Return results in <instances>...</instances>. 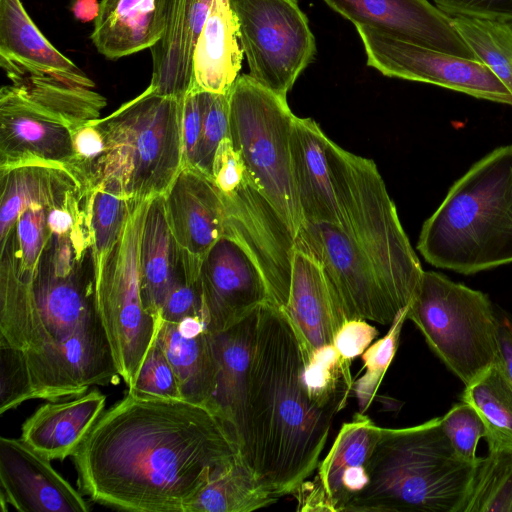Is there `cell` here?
I'll use <instances>...</instances> for the list:
<instances>
[{
	"instance_id": "obj_1",
	"label": "cell",
	"mask_w": 512,
	"mask_h": 512,
	"mask_svg": "<svg viewBox=\"0 0 512 512\" xmlns=\"http://www.w3.org/2000/svg\"><path fill=\"white\" fill-rule=\"evenodd\" d=\"M239 454L216 411L128 393L103 411L71 455L95 502L137 512H188Z\"/></svg>"
},
{
	"instance_id": "obj_2",
	"label": "cell",
	"mask_w": 512,
	"mask_h": 512,
	"mask_svg": "<svg viewBox=\"0 0 512 512\" xmlns=\"http://www.w3.org/2000/svg\"><path fill=\"white\" fill-rule=\"evenodd\" d=\"M87 214L50 235L27 273L0 270V343L23 354L34 398L77 397L120 377L101 320Z\"/></svg>"
},
{
	"instance_id": "obj_3",
	"label": "cell",
	"mask_w": 512,
	"mask_h": 512,
	"mask_svg": "<svg viewBox=\"0 0 512 512\" xmlns=\"http://www.w3.org/2000/svg\"><path fill=\"white\" fill-rule=\"evenodd\" d=\"M302 375L293 325L268 301L257 310L239 455L278 498L292 494L317 469L337 413L310 400Z\"/></svg>"
},
{
	"instance_id": "obj_4",
	"label": "cell",
	"mask_w": 512,
	"mask_h": 512,
	"mask_svg": "<svg viewBox=\"0 0 512 512\" xmlns=\"http://www.w3.org/2000/svg\"><path fill=\"white\" fill-rule=\"evenodd\" d=\"M417 249L431 265L465 275L512 262V144L451 186L423 224Z\"/></svg>"
},
{
	"instance_id": "obj_5",
	"label": "cell",
	"mask_w": 512,
	"mask_h": 512,
	"mask_svg": "<svg viewBox=\"0 0 512 512\" xmlns=\"http://www.w3.org/2000/svg\"><path fill=\"white\" fill-rule=\"evenodd\" d=\"M475 465L457 457L441 417L381 427L367 464L368 484L344 512H461Z\"/></svg>"
},
{
	"instance_id": "obj_6",
	"label": "cell",
	"mask_w": 512,
	"mask_h": 512,
	"mask_svg": "<svg viewBox=\"0 0 512 512\" xmlns=\"http://www.w3.org/2000/svg\"><path fill=\"white\" fill-rule=\"evenodd\" d=\"M182 109L183 99L160 95L148 86L99 118L106 151L95 186L135 201L164 195L184 165Z\"/></svg>"
},
{
	"instance_id": "obj_7",
	"label": "cell",
	"mask_w": 512,
	"mask_h": 512,
	"mask_svg": "<svg viewBox=\"0 0 512 512\" xmlns=\"http://www.w3.org/2000/svg\"><path fill=\"white\" fill-rule=\"evenodd\" d=\"M328 160L339 225L372 263L398 311L408 307L424 270L400 223L396 206L373 160L331 139Z\"/></svg>"
},
{
	"instance_id": "obj_8",
	"label": "cell",
	"mask_w": 512,
	"mask_h": 512,
	"mask_svg": "<svg viewBox=\"0 0 512 512\" xmlns=\"http://www.w3.org/2000/svg\"><path fill=\"white\" fill-rule=\"evenodd\" d=\"M295 115L286 98L238 76L229 91V138L256 188L296 238L303 218L292 172L290 140Z\"/></svg>"
},
{
	"instance_id": "obj_9",
	"label": "cell",
	"mask_w": 512,
	"mask_h": 512,
	"mask_svg": "<svg viewBox=\"0 0 512 512\" xmlns=\"http://www.w3.org/2000/svg\"><path fill=\"white\" fill-rule=\"evenodd\" d=\"M407 319L465 385L499 360V320L484 293L424 271Z\"/></svg>"
},
{
	"instance_id": "obj_10",
	"label": "cell",
	"mask_w": 512,
	"mask_h": 512,
	"mask_svg": "<svg viewBox=\"0 0 512 512\" xmlns=\"http://www.w3.org/2000/svg\"><path fill=\"white\" fill-rule=\"evenodd\" d=\"M150 200H132L120 239L95 281L99 314L118 372L128 388L156 338L160 323V319L145 310L141 296L140 244Z\"/></svg>"
},
{
	"instance_id": "obj_11",
	"label": "cell",
	"mask_w": 512,
	"mask_h": 512,
	"mask_svg": "<svg viewBox=\"0 0 512 512\" xmlns=\"http://www.w3.org/2000/svg\"><path fill=\"white\" fill-rule=\"evenodd\" d=\"M249 75L286 98L314 60L316 41L297 0H229Z\"/></svg>"
},
{
	"instance_id": "obj_12",
	"label": "cell",
	"mask_w": 512,
	"mask_h": 512,
	"mask_svg": "<svg viewBox=\"0 0 512 512\" xmlns=\"http://www.w3.org/2000/svg\"><path fill=\"white\" fill-rule=\"evenodd\" d=\"M294 246L309 253L320 264L347 321L393 323L400 311L368 257L340 226L303 222Z\"/></svg>"
},
{
	"instance_id": "obj_13",
	"label": "cell",
	"mask_w": 512,
	"mask_h": 512,
	"mask_svg": "<svg viewBox=\"0 0 512 512\" xmlns=\"http://www.w3.org/2000/svg\"><path fill=\"white\" fill-rule=\"evenodd\" d=\"M367 56V65L383 75L434 84L512 106V94L480 61L447 54L355 25Z\"/></svg>"
},
{
	"instance_id": "obj_14",
	"label": "cell",
	"mask_w": 512,
	"mask_h": 512,
	"mask_svg": "<svg viewBox=\"0 0 512 512\" xmlns=\"http://www.w3.org/2000/svg\"><path fill=\"white\" fill-rule=\"evenodd\" d=\"M221 194L227 210L225 235L236 238L252 254L266 280L270 301L285 308L290 291L294 236L248 173L234 191Z\"/></svg>"
},
{
	"instance_id": "obj_15",
	"label": "cell",
	"mask_w": 512,
	"mask_h": 512,
	"mask_svg": "<svg viewBox=\"0 0 512 512\" xmlns=\"http://www.w3.org/2000/svg\"><path fill=\"white\" fill-rule=\"evenodd\" d=\"M200 286L203 317L211 333L231 328L270 301L258 263L229 235L220 238L204 257Z\"/></svg>"
},
{
	"instance_id": "obj_16",
	"label": "cell",
	"mask_w": 512,
	"mask_h": 512,
	"mask_svg": "<svg viewBox=\"0 0 512 512\" xmlns=\"http://www.w3.org/2000/svg\"><path fill=\"white\" fill-rule=\"evenodd\" d=\"M72 155L70 127L60 117L31 101L13 84L2 86L0 171L48 164L70 172Z\"/></svg>"
},
{
	"instance_id": "obj_17",
	"label": "cell",
	"mask_w": 512,
	"mask_h": 512,
	"mask_svg": "<svg viewBox=\"0 0 512 512\" xmlns=\"http://www.w3.org/2000/svg\"><path fill=\"white\" fill-rule=\"evenodd\" d=\"M354 25L447 54L477 60L452 17L428 0H323Z\"/></svg>"
},
{
	"instance_id": "obj_18",
	"label": "cell",
	"mask_w": 512,
	"mask_h": 512,
	"mask_svg": "<svg viewBox=\"0 0 512 512\" xmlns=\"http://www.w3.org/2000/svg\"><path fill=\"white\" fill-rule=\"evenodd\" d=\"M45 458L22 438H0V498L20 512H87L90 506Z\"/></svg>"
},
{
	"instance_id": "obj_19",
	"label": "cell",
	"mask_w": 512,
	"mask_h": 512,
	"mask_svg": "<svg viewBox=\"0 0 512 512\" xmlns=\"http://www.w3.org/2000/svg\"><path fill=\"white\" fill-rule=\"evenodd\" d=\"M163 197L178 247L187 257L202 262L225 235L227 210L220 190L205 174L183 166Z\"/></svg>"
},
{
	"instance_id": "obj_20",
	"label": "cell",
	"mask_w": 512,
	"mask_h": 512,
	"mask_svg": "<svg viewBox=\"0 0 512 512\" xmlns=\"http://www.w3.org/2000/svg\"><path fill=\"white\" fill-rule=\"evenodd\" d=\"M287 314L301 348L302 360L334 346V339L347 321L320 264L294 246Z\"/></svg>"
},
{
	"instance_id": "obj_21",
	"label": "cell",
	"mask_w": 512,
	"mask_h": 512,
	"mask_svg": "<svg viewBox=\"0 0 512 512\" xmlns=\"http://www.w3.org/2000/svg\"><path fill=\"white\" fill-rule=\"evenodd\" d=\"M0 66L9 80L43 75L95 88L94 82L45 38L20 0H0Z\"/></svg>"
},
{
	"instance_id": "obj_22",
	"label": "cell",
	"mask_w": 512,
	"mask_h": 512,
	"mask_svg": "<svg viewBox=\"0 0 512 512\" xmlns=\"http://www.w3.org/2000/svg\"><path fill=\"white\" fill-rule=\"evenodd\" d=\"M213 0H167L165 29L150 48L154 92L183 99L193 84L195 47Z\"/></svg>"
},
{
	"instance_id": "obj_23",
	"label": "cell",
	"mask_w": 512,
	"mask_h": 512,
	"mask_svg": "<svg viewBox=\"0 0 512 512\" xmlns=\"http://www.w3.org/2000/svg\"><path fill=\"white\" fill-rule=\"evenodd\" d=\"M329 141L313 119L295 116L290 140L291 172L303 222L339 225Z\"/></svg>"
},
{
	"instance_id": "obj_24",
	"label": "cell",
	"mask_w": 512,
	"mask_h": 512,
	"mask_svg": "<svg viewBox=\"0 0 512 512\" xmlns=\"http://www.w3.org/2000/svg\"><path fill=\"white\" fill-rule=\"evenodd\" d=\"M257 310L231 328L212 333L218 373L211 407L223 421L238 451L245 430L248 379L254 353Z\"/></svg>"
},
{
	"instance_id": "obj_25",
	"label": "cell",
	"mask_w": 512,
	"mask_h": 512,
	"mask_svg": "<svg viewBox=\"0 0 512 512\" xmlns=\"http://www.w3.org/2000/svg\"><path fill=\"white\" fill-rule=\"evenodd\" d=\"M156 340L170 362L182 399L211 406L216 390L218 363L213 335L200 316L179 322L160 319Z\"/></svg>"
},
{
	"instance_id": "obj_26",
	"label": "cell",
	"mask_w": 512,
	"mask_h": 512,
	"mask_svg": "<svg viewBox=\"0 0 512 512\" xmlns=\"http://www.w3.org/2000/svg\"><path fill=\"white\" fill-rule=\"evenodd\" d=\"M380 430L370 417L357 412L342 425L326 457L319 462L316 477L334 512H344L368 484L367 464Z\"/></svg>"
},
{
	"instance_id": "obj_27",
	"label": "cell",
	"mask_w": 512,
	"mask_h": 512,
	"mask_svg": "<svg viewBox=\"0 0 512 512\" xmlns=\"http://www.w3.org/2000/svg\"><path fill=\"white\" fill-rule=\"evenodd\" d=\"M191 268L201 265L186 257L173 238L163 195L151 199L140 244L141 296L145 310L160 319L169 290Z\"/></svg>"
},
{
	"instance_id": "obj_28",
	"label": "cell",
	"mask_w": 512,
	"mask_h": 512,
	"mask_svg": "<svg viewBox=\"0 0 512 512\" xmlns=\"http://www.w3.org/2000/svg\"><path fill=\"white\" fill-rule=\"evenodd\" d=\"M167 0H101L91 40L110 60L152 48L165 29Z\"/></svg>"
},
{
	"instance_id": "obj_29",
	"label": "cell",
	"mask_w": 512,
	"mask_h": 512,
	"mask_svg": "<svg viewBox=\"0 0 512 512\" xmlns=\"http://www.w3.org/2000/svg\"><path fill=\"white\" fill-rule=\"evenodd\" d=\"M105 403L106 396L95 389L69 401L45 403L22 424L21 438L45 458L63 460L103 413Z\"/></svg>"
},
{
	"instance_id": "obj_30",
	"label": "cell",
	"mask_w": 512,
	"mask_h": 512,
	"mask_svg": "<svg viewBox=\"0 0 512 512\" xmlns=\"http://www.w3.org/2000/svg\"><path fill=\"white\" fill-rule=\"evenodd\" d=\"M243 54L229 0H213L195 47L191 87L229 93L239 76Z\"/></svg>"
},
{
	"instance_id": "obj_31",
	"label": "cell",
	"mask_w": 512,
	"mask_h": 512,
	"mask_svg": "<svg viewBox=\"0 0 512 512\" xmlns=\"http://www.w3.org/2000/svg\"><path fill=\"white\" fill-rule=\"evenodd\" d=\"M0 188V238L7 234L23 210L59 205L72 192L82 190L67 169L48 164L0 171Z\"/></svg>"
},
{
	"instance_id": "obj_32",
	"label": "cell",
	"mask_w": 512,
	"mask_h": 512,
	"mask_svg": "<svg viewBox=\"0 0 512 512\" xmlns=\"http://www.w3.org/2000/svg\"><path fill=\"white\" fill-rule=\"evenodd\" d=\"M461 400L483 420L489 452L512 451V383L499 360L465 385Z\"/></svg>"
},
{
	"instance_id": "obj_33",
	"label": "cell",
	"mask_w": 512,
	"mask_h": 512,
	"mask_svg": "<svg viewBox=\"0 0 512 512\" xmlns=\"http://www.w3.org/2000/svg\"><path fill=\"white\" fill-rule=\"evenodd\" d=\"M238 454L204 487L188 512H252L278 501Z\"/></svg>"
},
{
	"instance_id": "obj_34",
	"label": "cell",
	"mask_w": 512,
	"mask_h": 512,
	"mask_svg": "<svg viewBox=\"0 0 512 512\" xmlns=\"http://www.w3.org/2000/svg\"><path fill=\"white\" fill-rule=\"evenodd\" d=\"M454 29L512 94V24L486 18L452 17Z\"/></svg>"
},
{
	"instance_id": "obj_35",
	"label": "cell",
	"mask_w": 512,
	"mask_h": 512,
	"mask_svg": "<svg viewBox=\"0 0 512 512\" xmlns=\"http://www.w3.org/2000/svg\"><path fill=\"white\" fill-rule=\"evenodd\" d=\"M132 200L103 187L85 193L84 205L91 234V255L95 281L124 229Z\"/></svg>"
},
{
	"instance_id": "obj_36",
	"label": "cell",
	"mask_w": 512,
	"mask_h": 512,
	"mask_svg": "<svg viewBox=\"0 0 512 512\" xmlns=\"http://www.w3.org/2000/svg\"><path fill=\"white\" fill-rule=\"evenodd\" d=\"M461 512H512V451L478 458Z\"/></svg>"
},
{
	"instance_id": "obj_37",
	"label": "cell",
	"mask_w": 512,
	"mask_h": 512,
	"mask_svg": "<svg viewBox=\"0 0 512 512\" xmlns=\"http://www.w3.org/2000/svg\"><path fill=\"white\" fill-rule=\"evenodd\" d=\"M408 307L396 315L385 336L371 344L362 354L365 372L363 376L353 382L352 386L360 413L365 414L370 407L382 379L396 355L402 327L407 320Z\"/></svg>"
},
{
	"instance_id": "obj_38",
	"label": "cell",
	"mask_w": 512,
	"mask_h": 512,
	"mask_svg": "<svg viewBox=\"0 0 512 512\" xmlns=\"http://www.w3.org/2000/svg\"><path fill=\"white\" fill-rule=\"evenodd\" d=\"M72 161L70 172L84 192L95 186L97 172L106 151V139L99 118L70 129Z\"/></svg>"
},
{
	"instance_id": "obj_39",
	"label": "cell",
	"mask_w": 512,
	"mask_h": 512,
	"mask_svg": "<svg viewBox=\"0 0 512 512\" xmlns=\"http://www.w3.org/2000/svg\"><path fill=\"white\" fill-rule=\"evenodd\" d=\"M203 122L194 168L209 178L219 144L229 137V93L201 91Z\"/></svg>"
},
{
	"instance_id": "obj_40",
	"label": "cell",
	"mask_w": 512,
	"mask_h": 512,
	"mask_svg": "<svg viewBox=\"0 0 512 512\" xmlns=\"http://www.w3.org/2000/svg\"><path fill=\"white\" fill-rule=\"evenodd\" d=\"M441 427L459 459L469 463L477 462V444L480 438H485L486 428L470 404L461 400L453 405L441 416Z\"/></svg>"
},
{
	"instance_id": "obj_41",
	"label": "cell",
	"mask_w": 512,
	"mask_h": 512,
	"mask_svg": "<svg viewBox=\"0 0 512 512\" xmlns=\"http://www.w3.org/2000/svg\"><path fill=\"white\" fill-rule=\"evenodd\" d=\"M128 391L144 396L182 399L176 374L156 338Z\"/></svg>"
},
{
	"instance_id": "obj_42",
	"label": "cell",
	"mask_w": 512,
	"mask_h": 512,
	"mask_svg": "<svg viewBox=\"0 0 512 512\" xmlns=\"http://www.w3.org/2000/svg\"><path fill=\"white\" fill-rule=\"evenodd\" d=\"M30 399H34V390L23 354L0 343V414Z\"/></svg>"
},
{
	"instance_id": "obj_43",
	"label": "cell",
	"mask_w": 512,
	"mask_h": 512,
	"mask_svg": "<svg viewBox=\"0 0 512 512\" xmlns=\"http://www.w3.org/2000/svg\"><path fill=\"white\" fill-rule=\"evenodd\" d=\"M200 271L191 268L173 284L161 307V320L179 322L191 316L204 319Z\"/></svg>"
},
{
	"instance_id": "obj_44",
	"label": "cell",
	"mask_w": 512,
	"mask_h": 512,
	"mask_svg": "<svg viewBox=\"0 0 512 512\" xmlns=\"http://www.w3.org/2000/svg\"><path fill=\"white\" fill-rule=\"evenodd\" d=\"M377 336V329L361 319L346 321L335 336L334 347L340 357L346 385L351 391L354 382L351 363L364 353Z\"/></svg>"
},
{
	"instance_id": "obj_45",
	"label": "cell",
	"mask_w": 512,
	"mask_h": 512,
	"mask_svg": "<svg viewBox=\"0 0 512 512\" xmlns=\"http://www.w3.org/2000/svg\"><path fill=\"white\" fill-rule=\"evenodd\" d=\"M203 122L201 91L191 87L183 98L182 145L186 167L194 168Z\"/></svg>"
},
{
	"instance_id": "obj_46",
	"label": "cell",
	"mask_w": 512,
	"mask_h": 512,
	"mask_svg": "<svg viewBox=\"0 0 512 512\" xmlns=\"http://www.w3.org/2000/svg\"><path fill=\"white\" fill-rule=\"evenodd\" d=\"M434 2L450 17L486 18L512 24V0H434Z\"/></svg>"
},
{
	"instance_id": "obj_47",
	"label": "cell",
	"mask_w": 512,
	"mask_h": 512,
	"mask_svg": "<svg viewBox=\"0 0 512 512\" xmlns=\"http://www.w3.org/2000/svg\"><path fill=\"white\" fill-rule=\"evenodd\" d=\"M247 174L243 161L229 137L219 144L212 166L211 179L223 194L234 191Z\"/></svg>"
},
{
	"instance_id": "obj_48",
	"label": "cell",
	"mask_w": 512,
	"mask_h": 512,
	"mask_svg": "<svg viewBox=\"0 0 512 512\" xmlns=\"http://www.w3.org/2000/svg\"><path fill=\"white\" fill-rule=\"evenodd\" d=\"M297 500V511H333L329 497L315 476L305 480L293 493Z\"/></svg>"
},
{
	"instance_id": "obj_49",
	"label": "cell",
	"mask_w": 512,
	"mask_h": 512,
	"mask_svg": "<svg viewBox=\"0 0 512 512\" xmlns=\"http://www.w3.org/2000/svg\"><path fill=\"white\" fill-rule=\"evenodd\" d=\"M499 362L512 383V324L499 321Z\"/></svg>"
},
{
	"instance_id": "obj_50",
	"label": "cell",
	"mask_w": 512,
	"mask_h": 512,
	"mask_svg": "<svg viewBox=\"0 0 512 512\" xmlns=\"http://www.w3.org/2000/svg\"><path fill=\"white\" fill-rule=\"evenodd\" d=\"M99 10L100 2L97 0H75L71 7L74 17L83 23L95 21Z\"/></svg>"
}]
</instances>
